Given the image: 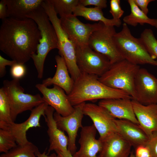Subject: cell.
Wrapping results in <instances>:
<instances>
[{
  "label": "cell",
  "mask_w": 157,
  "mask_h": 157,
  "mask_svg": "<svg viewBox=\"0 0 157 157\" xmlns=\"http://www.w3.org/2000/svg\"><path fill=\"white\" fill-rule=\"evenodd\" d=\"M24 64L16 62L11 67L10 73L13 79H19L24 76L26 68Z\"/></svg>",
  "instance_id": "cell-32"
},
{
  "label": "cell",
  "mask_w": 157,
  "mask_h": 157,
  "mask_svg": "<svg viewBox=\"0 0 157 157\" xmlns=\"http://www.w3.org/2000/svg\"><path fill=\"white\" fill-rule=\"evenodd\" d=\"M54 110L52 107L48 106L45 110L44 117L48 127L47 133L49 143L47 154L52 151L67 154L70 152L68 149V137L58 128L54 118Z\"/></svg>",
  "instance_id": "cell-16"
},
{
  "label": "cell",
  "mask_w": 157,
  "mask_h": 157,
  "mask_svg": "<svg viewBox=\"0 0 157 157\" xmlns=\"http://www.w3.org/2000/svg\"><path fill=\"white\" fill-rule=\"evenodd\" d=\"M146 145L149 148L151 157H157V132L154 133L149 138Z\"/></svg>",
  "instance_id": "cell-33"
},
{
  "label": "cell",
  "mask_w": 157,
  "mask_h": 157,
  "mask_svg": "<svg viewBox=\"0 0 157 157\" xmlns=\"http://www.w3.org/2000/svg\"><path fill=\"white\" fill-rule=\"evenodd\" d=\"M110 13L112 15L113 19L118 20L122 16L124 11L122 9L119 0H110Z\"/></svg>",
  "instance_id": "cell-31"
},
{
  "label": "cell",
  "mask_w": 157,
  "mask_h": 157,
  "mask_svg": "<svg viewBox=\"0 0 157 157\" xmlns=\"http://www.w3.org/2000/svg\"><path fill=\"white\" fill-rule=\"evenodd\" d=\"M149 53L157 59V39L150 29H145L140 38Z\"/></svg>",
  "instance_id": "cell-28"
},
{
  "label": "cell",
  "mask_w": 157,
  "mask_h": 157,
  "mask_svg": "<svg viewBox=\"0 0 157 157\" xmlns=\"http://www.w3.org/2000/svg\"><path fill=\"white\" fill-rule=\"evenodd\" d=\"M127 1L130 7L131 13L124 17V23L134 27L139 24L142 25L147 24L157 28V19L149 17L137 6L134 0H128Z\"/></svg>",
  "instance_id": "cell-25"
},
{
  "label": "cell",
  "mask_w": 157,
  "mask_h": 157,
  "mask_svg": "<svg viewBox=\"0 0 157 157\" xmlns=\"http://www.w3.org/2000/svg\"><path fill=\"white\" fill-rule=\"evenodd\" d=\"M73 14L76 17H82L87 20L99 21L108 26L119 27L122 23L120 19H108L105 17L102 9L96 7L88 8L79 3L74 8Z\"/></svg>",
  "instance_id": "cell-24"
},
{
  "label": "cell",
  "mask_w": 157,
  "mask_h": 157,
  "mask_svg": "<svg viewBox=\"0 0 157 157\" xmlns=\"http://www.w3.org/2000/svg\"><path fill=\"white\" fill-rule=\"evenodd\" d=\"M117 133L135 148L146 145L149 138L140 126L130 121L116 119Z\"/></svg>",
  "instance_id": "cell-21"
},
{
  "label": "cell",
  "mask_w": 157,
  "mask_h": 157,
  "mask_svg": "<svg viewBox=\"0 0 157 157\" xmlns=\"http://www.w3.org/2000/svg\"><path fill=\"white\" fill-rule=\"evenodd\" d=\"M83 112L92 120L101 140L113 133H117L116 119L104 108L98 104L85 103Z\"/></svg>",
  "instance_id": "cell-13"
},
{
  "label": "cell",
  "mask_w": 157,
  "mask_h": 157,
  "mask_svg": "<svg viewBox=\"0 0 157 157\" xmlns=\"http://www.w3.org/2000/svg\"><path fill=\"white\" fill-rule=\"evenodd\" d=\"M56 13L60 17L72 14L74 8L79 4V0H48Z\"/></svg>",
  "instance_id": "cell-27"
},
{
  "label": "cell",
  "mask_w": 157,
  "mask_h": 157,
  "mask_svg": "<svg viewBox=\"0 0 157 157\" xmlns=\"http://www.w3.org/2000/svg\"><path fill=\"white\" fill-rule=\"evenodd\" d=\"M138 125L149 138L157 132V104L144 105L132 100Z\"/></svg>",
  "instance_id": "cell-19"
},
{
  "label": "cell",
  "mask_w": 157,
  "mask_h": 157,
  "mask_svg": "<svg viewBox=\"0 0 157 157\" xmlns=\"http://www.w3.org/2000/svg\"><path fill=\"white\" fill-rule=\"evenodd\" d=\"M132 99L112 98L100 100L98 104L106 109L115 119L128 120L138 125Z\"/></svg>",
  "instance_id": "cell-18"
},
{
  "label": "cell",
  "mask_w": 157,
  "mask_h": 157,
  "mask_svg": "<svg viewBox=\"0 0 157 157\" xmlns=\"http://www.w3.org/2000/svg\"><path fill=\"white\" fill-rule=\"evenodd\" d=\"M99 77L81 73L74 82L73 88L67 95L71 105L74 106L87 101L112 98L132 99L126 92L112 88L101 81Z\"/></svg>",
  "instance_id": "cell-2"
},
{
  "label": "cell",
  "mask_w": 157,
  "mask_h": 157,
  "mask_svg": "<svg viewBox=\"0 0 157 157\" xmlns=\"http://www.w3.org/2000/svg\"><path fill=\"white\" fill-rule=\"evenodd\" d=\"M85 103L74 106V111L68 116H63L56 112L53 114L54 118L58 128L67 133L68 149L72 155L76 151V140L78 131L80 128L83 126L82 123L84 115L83 107Z\"/></svg>",
  "instance_id": "cell-12"
},
{
  "label": "cell",
  "mask_w": 157,
  "mask_h": 157,
  "mask_svg": "<svg viewBox=\"0 0 157 157\" xmlns=\"http://www.w3.org/2000/svg\"><path fill=\"white\" fill-rule=\"evenodd\" d=\"M42 7L56 31L60 55L64 58L69 74L75 81L81 73L76 63L75 46L62 28L60 19L58 17L52 5L48 0H44Z\"/></svg>",
  "instance_id": "cell-6"
},
{
  "label": "cell",
  "mask_w": 157,
  "mask_h": 157,
  "mask_svg": "<svg viewBox=\"0 0 157 157\" xmlns=\"http://www.w3.org/2000/svg\"><path fill=\"white\" fill-rule=\"evenodd\" d=\"M36 155L37 157H56V154L53 153L49 155L46 153V151H44L43 152L40 153L39 151H38L36 153Z\"/></svg>",
  "instance_id": "cell-39"
},
{
  "label": "cell",
  "mask_w": 157,
  "mask_h": 157,
  "mask_svg": "<svg viewBox=\"0 0 157 157\" xmlns=\"http://www.w3.org/2000/svg\"><path fill=\"white\" fill-rule=\"evenodd\" d=\"M114 40L124 59L136 65L148 64L157 66V60L149 53L140 38L132 35L126 24L123 23L121 31L115 33Z\"/></svg>",
  "instance_id": "cell-4"
},
{
  "label": "cell",
  "mask_w": 157,
  "mask_h": 157,
  "mask_svg": "<svg viewBox=\"0 0 157 157\" xmlns=\"http://www.w3.org/2000/svg\"><path fill=\"white\" fill-rule=\"evenodd\" d=\"M0 122H13L9 103L3 87L0 89Z\"/></svg>",
  "instance_id": "cell-29"
},
{
  "label": "cell",
  "mask_w": 157,
  "mask_h": 157,
  "mask_svg": "<svg viewBox=\"0 0 157 157\" xmlns=\"http://www.w3.org/2000/svg\"><path fill=\"white\" fill-rule=\"evenodd\" d=\"M49 106L45 102L31 110L30 115L24 122L20 123L14 122L6 123L0 122V128L9 131L14 137L17 144H24L29 141L26 133L30 128L41 127L40 121L42 116H45V110Z\"/></svg>",
  "instance_id": "cell-11"
},
{
  "label": "cell",
  "mask_w": 157,
  "mask_h": 157,
  "mask_svg": "<svg viewBox=\"0 0 157 157\" xmlns=\"http://www.w3.org/2000/svg\"><path fill=\"white\" fill-rule=\"evenodd\" d=\"M98 157H129L131 145L117 133H113L103 140Z\"/></svg>",
  "instance_id": "cell-20"
},
{
  "label": "cell",
  "mask_w": 157,
  "mask_h": 157,
  "mask_svg": "<svg viewBox=\"0 0 157 157\" xmlns=\"http://www.w3.org/2000/svg\"><path fill=\"white\" fill-rule=\"evenodd\" d=\"M26 18L33 19L40 31L41 38L36 53L31 56L38 73V77L42 79L43 75L44 61L49 52L58 49V42L55 29L42 6L28 15Z\"/></svg>",
  "instance_id": "cell-3"
},
{
  "label": "cell",
  "mask_w": 157,
  "mask_h": 157,
  "mask_svg": "<svg viewBox=\"0 0 157 157\" xmlns=\"http://www.w3.org/2000/svg\"><path fill=\"white\" fill-rule=\"evenodd\" d=\"M135 101L144 105L157 104V78L144 68H140L134 83Z\"/></svg>",
  "instance_id": "cell-14"
},
{
  "label": "cell",
  "mask_w": 157,
  "mask_h": 157,
  "mask_svg": "<svg viewBox=\"0 0 157 157\" xmlns=\"http://www.w3.org/2000/svg\"><path fill=\"white\" fill-rule=\"evenodd\" d=\"M140 68L139 65L123 59L111 65L98 79L108 86L126 92L135 100V81Z\"/></svg>",
  "instance_id": "cell-5"
},
{
  "label": "cell",
  "mask_w": 157,
  "mask_h": 157,
  "mask_svg": "<svg viewBox=\"0 0 157 157\" xmlns=\"http://www.w3.org/2000/svg\"><path fill=\"white\" fill-rule=\"evenodd\" d=\"M55 59L57 67L54 75L52 77L43 80L42 84L47 87L52 85H57L68 94L72 91L74 82L69 75L68 69L63 57L60 55H56Z\"/></svg>",
  "instance_id": "cell-22"
},
{
  "label": "cell",
  "mask_w": 157,
  "mask_h": 157,
  "mask_svg": "<svg viewBox=\"0 0 157 157\" xmlns=\"http://www.w3.org/2000/svg\"><path fill=\"white\" fill-rule=\"evenodd\" d=\"M3 88L8 99L11 110L12 120L14 122L17 116L26 111L31 110L45 102L39 94L35 95L25 93L21 85L19 79L5 80Z\"/></svg>",
  "instance_id": "cell-7"
},
{
  "label": "cell",
  "mask_w": 157,
  "mask_h": 157,
  "mask_svg": "<svg viewBox=\"0 0 157 157\" xmlns=\"http://www.w3.org/2000/svg\"><path fill=\"white\" fill-rule=\"evenodd\" d=\"M129 157H135L133 151L131 152Z\"/></svg>",
  "instance_id": "cell-41"
},
{
  "label": "cell",
  "mask_w": 157,
  "mask_h": 157,
  "mask_svg": "<svg viewBox=\"0 0 157 157\" xmlns=\"http://www.w3.org/2000/svg\"><path fill=\"white\" fill-rule=\"evenodd\" d=\"M79 3L85 7L93 5L102 9L106 8L107 6L106 0H79Z\"/></svg>",
  "instance_id": "cell-34"
},
{
  "label": "cell",
  "mask_w": 157,
  "mask_h": 157,
  "mask_svg": "<svg viewBox=\"0 0 157 157\" xmlns=\"http://www.w3.org/2000/svg\"><path fill=\"white\" fill-rule=\"evenodd\" d=\"M135 157H151L150 151L146 145H141L135 148Z\"/></svg>",
  "instance_id": "cell-36"
},
{
  "label": "cell",
  "mask_w": 157,
  "mask_h": 157,
  "mask_svg": "<svg viewBox=\"0 0 157 157\" xmlns=\"http://www.w3.org/2000/svg\"><path fill=\"white\" fill-rule=\"evenodd\" d=\"M55 151L56 154V157H74L70 152L67 154H65L58 151Z\"/></svg>",
  "instance_id": "cell-40"
},
{
  "label": "cell",
  "mask_w": 157,
  "mask_h": 157,
  "mask_svg": "<svg viewBox=\"0 0 157 157\" xmlns=\"http://www.w3.org/2000/svg\"><path fill=\"white\" fill-rule=\"evenodd\" d=\"M116 33L114 26L106 25L102 22L101 27L91 34L88 42L92 49L106 57L111 65L124 59L114 41Z\"/></svg>",
  "instance_id": "cell-8"
},
{
  "label": "cell",
  "mask_w": 157,
  "mask_h": 157,
  "mask_svg": "<svg viewBox=\"0 0 157 157\" xmlns=\"http://www.w3.org/2000/svg\"><path fill=\"white\" fill-rule=\"evenodd\" d=\"M38 26L30 18L8 17L0 28V49L17 63L24 64L35 53L41 38Z\"/></svg>",
  "instance_id": "cell-1"
},
{
  "label": "cell",
  "mask_w": 157,
  "mask_h": 157,
  "mask_svg": "<svg viewBox=\"0 0 157 157\" xmlns=\"http://www.w3.org/2000/svg\"><path fill=\"white\" fill-rule=\"evenodd\" d=\"M97 130L93 124L83 126L78 142L80 148L73 155L74 157H98L97 154L101 150L102 142L96 136Z\"/></svg>",
  "instance_id": "cell-17"
},
{
  "label": "cell",
  "mask_w": 157,
  "mask_h": 157,
  "mask_svg": "<svg viewBox=\"0 0 157 157\" xmlns=\"http://www.w3.org/2000/svg\"><path fill=\"white\" fill-rule=\"evenodd\" d=\"M60 19L62 28L75 47L88 45L91 34L101 27L102 23L84 24L73 14Z\"/></svg>",
  "instance_id": "cell-10"
},
{
  "label": "cell",
  "mask_w": 157,
  "mask_h": 157,
  "mask_svg": "<svg viewBox=\"0 0 157 157\" xmlns=\"http://www.w3.org/2000/svg\"><path fill=\"white\" fill-rule=\"evenodd\" d=\"M16 62L14 60H9L5 59L0 55V77H4L6 74V67L12 66Z\"/></svg>",
  "instance_id": "cell-35"
},
{
  "label": "cell",
  "mask_w": 157,
  "mask_h": 157,
  "mask_svg": "<svg viewBox=\"0 0 157 157\" xmlns=\"http://www.w3.org/2000/svg\"><path fill=\"white\" fill-rule=\"evenodd\" d=\"M75 47L76 63L81 73L99 77L111 65L106 57L94 50L88 45Z\"/></svg>",
  "instance_id": "cell-9"
},
{
  "label": "cell",
  "mask_w": 157,
  "mask_h": 157,
  "mask_svg": "<svg viewBox=\"0 0 157 157\" xmlns=\"http://www.w3.org/2000/svg\"><path fill=\"white\" fill-rule=\"evenodd\" d=\"M154 0H134V2L139 8L145 14L147 15L149 12L147 8L149 3Z\"/></svg>",
  "instance_id": "cell-37"
},
{
  "label": "cell",
  "mask_w": 157,
  "mask_h": 157,
  "mask_svg": "<svg viewBox=\"0 0 157 157\" xmlns=\"http://www.w3.org/2000/svg\"><path fill=\"white\" fill-rule=\"evenodd\" d=\"M38 150L36 145L28 141L24 144H17L8 152L2 154L0 157H37L36 153Z\"/></svg>",
  "instance_id": "cell-26"
},
{
  "label": "cell",
  "mask_w": 157,
  "mask_h": 157,
  "mask_svg": "<svg viewBox=\"0 0 157 157\" xmlns=\"http://www.w3.org/2000/svg\"><path fill=\"white\" fill-rule=\"evenodd\" d=\"M17 145L14 137L9 131L0 129V153H6Z\"/></svg>",
  "instance_id": "cell-30"
},
{
  "label": "cell",
  "mask_w": 157,
  "mask_h": 157,
  "mask_svg": "<svg viewBox=\"0 0 157 157\" xmlns=\"http://www.w3.org/2000/svg\"><path fill=\"white\" fill-rule=\"evenodd\" d=\"M8 8L5 0L0 1V18L3 20L8 17Z\"/></svg>",
  "instance_id": "cell-38"
},
{
  "label": "cell",
  "mask_w": 157,
  "mask_h": 157,
  "mask_svg": "<svg viewBox=\"0 0 157 157\" xmlns=\"http://www.w3.org/2000/svg\"><path fill=\"white\" fill-rule=\"evenodd\" d=\"M35 87L42 94L45 102L62 116H68L74 111V107L69 102L67 95L60 87L53 85V88H50L42 83H38Z\"/></svg>",
  "instance_id": "cell-15"
},
{
  "label": "cell",
  "mask_w": 157,
  "mask_h": 157,
  "mask_svg": "<svg viewBox=\"0 0 157 157\" xmlns=\"http://www.w3.org/2000/svg\"><path fill=\"white\" fill-rule=\"evenodd\" d=\"M8 17L23 19L34 10L42 6L43 0H5Z\"/></svg>",
  "instance_id": "cell-23"
}]
</instances>
